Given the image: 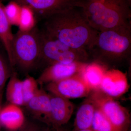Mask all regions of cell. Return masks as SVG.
<instances>
[{
	"label": "cell",
	"instance_id": "cell-27",
	"mask_svg": "<svg viewBox=\"0 0 131 131\" xmlns=\"http://www.w3.org/2000/svg\"><path fill=\"white\" fill-rule=\"evenodd\" d=\"M1 46H3L2 43L1 42V40H0V47H1Z\"/></svg>",
	"mask_w": 131,
	"mask_h": 131
},
{
	"label": "cell",
	"instance_id": "cell-1",
	"mask_svg": "<svg viewBox=\"0 0 131 131\" xmlns=\"http://www.w3.org/2000/svg\"><path fill=\"white\" fill-rule=\"evenodd\" d=\"M44 20L45 32L68 47L88 51L98 32L91 27L82 9L74 6L52 15Z\"/></svg>",
	"mask_w": 131,
	"mask_h": 131
},
{
	"label": "cell",
	"instance_id": "cell-3",
	"mask_svg": "<svg viewBox=\"0 0 131 131\" xmlns=\"http://www.w3.org/2000/svg\"><path fill=\"white\" fill-rule=\"evenodd\" d=\"M131 28L98 32L88 51L95 62L107 68L122 63L130 58Z\"/></svg>",
	"mask_w": 131,
	"mask_h": 131
},
{
	"label": "cell",
	"instance_id": "cell-9",
	"mask_svg": "<svg viewBox=\"0 0 131 131\" xmlns=\"http://www.w3.org/2000/svg\"><path fill=\"white\" fill-rule=\"evenodd\" d=\"M88 63L73 62L56 63L47 66L37 79L42 86L52 82L59 81L81 74Z\"/></svg>",
	"mask_w": 131,
	"mask_h": 131
},
{
	"label": "cell",
	"instance_id": "cell-16",
	"mask_svg": "<svg viewBox=\"0 0 131 131\" xmlns=\"http://www.w3.org/2000/svg\"><path fill=\"white\" fill-rule=\"evenodd\" d=\"M11 26L5 14V6L0 1V40L11 65L14 68L12 49L14 34Z\"/></svg>",
	"mask_w": 131,
	"mask_h": 131
},
{
	"label": "cell",
	"instance_id": "cell-12",
	"mask_svg": "<svg viewBox=\"0 0 131 131\" xmlns=\"http://www.w3.org/2000/svg\"><path fill=\"white\" fill-rule=\"evenodd\" d=\"M25 106L34 118L47 125L51 110L50 94L40 86Z\"/></svg>",
	"mask_w": 131,
	"mask_h": 131
},
{
	"label": "cell",
	"instance_id": "cell-8",
	"mask_svg": "<svg viewBox=\"0 0 131 131\" xmlns=\"http://www.w3.org/2000/svg\"><path fill=\"white\" fill-rule=\"evenodd\" d=\"M20 6L30 8L37 21L43 20L49 16L77 6L78 0H12Z\"/></svg>",
	"mask_w": 131,
	"mask_h": 131
},
{
	"label": "cell",
	"instance_id": "cell-19",
	"mask_svg": "<svg viewBox=\"0 0 131 131\" xmlns=\"http://www.w3.org/2000/svg\"><path fill=\"white\" fill-rule=\"evenodd\" d=\"M14 70L6 52L0 50V97L2 96L4 88Z\"/></svg>",
	"mask_w": 131,
	"mask_h": 131
},
{
	"label": "cell",
	"instance_id": "cell-2",
	"mask_svg": "<svg viewBox=\"0 0 131 131\" xmlns=\"http://www.w3.org/2000/svg\"><path fill=\"white\" fill-rule=\"evenodd\" d=\"M77 6L99 32L131 28V4L127 0H78Z\"/></svg>",
	"mask_w": 131,
	"mask_h": 131
},
{
	"label": "cell",
	"instance_id": "cell-15",
	"mask_svg": "<svg viewBox=\"0 0 131 131\" xmlns=\"http://www.w3.org/2000/svg\"><path fill=\"white\" fill-rule=\"evenodd\" d=\"M107 69L105 66L96 62L88 63L81 75L91 91H97L100 90L102 81Z\"/></svg>",
	"mask_w": 131,
	"mask_h": 131
},
{
	"label": "cell",
	"instance_id": "cell-13",
	"mask_svg": "<svg viewBox=\"0 0 131 131\" xmlns=\"http://www.w3.org/2000/svg\"><path fill=\"white\" fill-rule=\"evenodd\" d=\"M25 120L20 106L9 103L0 109V123L1 126L8 130L18 129Z\"/></svg>",
	"mask_w": 131,
	"mask_h": 131
},
{
	"label": "cell",
	"instance_id": "cell-4",
	"mask_svg": "<svg viewBox=\"0 0 131 131\" xmlns=\"http://www.w3.org/2000/svg\"><path fill=\"white\" fill-rule=\"evenodd\" d=\"M12 49L14 67L24 72L31 70L40 61V30L37 26L27 31L19 30L14 34Z\"/></svg>",
	"mask_w": 131,
	"mask_h": 131
},
{
	"label": "cell",
	"instance_id": "cell-24",
	"mask_svg": "<svg viewBox=\"0 0 131 131\" xmlns=\"http://www.w3.org/2000/svg\"><path fill=\"white\" fill-rule=\"evenodd\" d=\"M46 131H70L69 129L66 128L63 126L58 127H52L50 130H47Z\"/></svg>",
	"mask_w": 131,
	"mask_h": 131
},
{
	"label": "cell",
	"instance_id": "cell-17",
	"mask_svg": "<svg viewBox=\"0 0 131 131\" xmlns=\"http://www.w3.org/2000/svg\"><path fill=\"white\" fill-rule=\"evenodd\" d=\"M6 95L7 100L9 103L20 107L24 106L22 81L19 79L14 70L7 85Z\"/></svg>",
	"mask_w": 131,
	"mask_h": 131
},
{
	"label": "cell",
	"instance_id": "cell-21",
	"mask_svg": "<svg viewBox=\"0 0 131 131\" xmlns=\"http://www.w3.org/2000/svg\"><path fill=\"white\" fill-rule=\"evenodd\" d=\"M39 85L37 79L29 75L22 81L24 106L37 93L39 89Z\"/></svg>",
	"mask_w": 131,
	"mask_h": 131
},
{
	"label": "cell",
	"instance_id": "cell-14",
	"mask_svg": "<svg viewBox=\"0 0 131 131\" xmlns=\"http://www.w3.org/2000/svg\"><path fill=\"white\" fill-rule=\"evenodd\" d=\"M96 106L89 96L82 102L76 114L73 131L90 129Z\"/></svg>",
	"mask_w": 131,
	"mask_h": 131
},
{
	"label": "cell",
	"instance_id": "cell-29",
	"mask_svg": "<svg viewBox=\"0 0 131 131\" xmlns=\"http://www.w3.org/2000/svg\"><path fill=\"white\" fill-rule=\"evenodd\" d=\"M2 98V96H1V97H0V98Z\"/></svg>",
	"mask_w": 131,
	"mask_h": 131
},
{
	"label": "cell",
	"instance_id": "cell-23",
	"mask_svg": "<svg viewBox=\"0 0 131 131\" xmlns=\"http://www.w3.org/2000/svg\"><path fill=\"white\" fill-rule=\"evenodd\" d=\"M14 131H42L39 125L35 122L25 120L20 128Z\"/></svg>",
	"mask_w": 131,
	"mask_h": 131
},
{
	"label": "cell",
	"instance_id": "cell-6",
	"mask_svg": "<svg viewBox=\"0 0 131 131\" xmlns=\"http://www.w3.org/2000/svg\"><path fill=\"white\" fill-rule=\"evenodd\" d=\"M89 96L96 107L118 130L129 131L130 118L126 108L100 90L91 91Z\"/></svg>",
	"mask_w": 131,
	"mask_h": 131
},
{
	"label": "cell",
	"instance_id": "cell-20",
	"mask_svg": "<svg viewBox=\"0 0 131 131\" xmlns=\"http://www.w3.org/2000/svg\"><path fill=\"white\" fill-rule=\"evenodd\" d=\"M91 129L93 131H119L96 107Z\"/></svg>",
	"mask_w": 131,
	"mask_h": 131
},
{
	"label": "cell",
	"instance_id": "cell-7",
	"mask_svg": "<svg viewBox=\"0 0 131 131\" xmlns=\"http://www.w3.org/2000/svg\"><path fill=\"white\" fill-rule=\"evenodd\" d=\"M45 90L50 93L69 100L88 97L91 91L81 74L48 83Z\"/></svg>",
	"mask_w": 131,
	"mask_h": 131
},
{
	"label": "cell",
	"instance_id": "cell-11",
	"mask_svg": "<svg viewBox=\"0 0 131 131\" xmlns=\"http://www.w3.org/2000/svg\"><path fill=\"white\" fill-rule=\"evenodd\" d=\"M129 88L126 74L119 70L113 69L106 71L101 83L100 90L114 98L122 96Z\"/></svg>",
	"mask_w": 131,
	"mask_h": 131
},
{
	"label": "cell",
	"instance_id": "cell-25",
	"mask_svg": "<svg viewBox=\"0 0 131 131\" xmlns=\"http://www.w3.org/2000/svg\"><path fill=\"white\" fill-rule=\"evenodd\" d=\"M78 131H93L92 130V129L90 128V129H84V130H78Z\"/></svg>",
	"mask_w": 131,
	"mask_h": 131
},
{
	"label": "cell",
	"instance_id": "cell-18",
	"mask_svg": "<svg viewBox=\"0 0 131 131\" xmlns=\"http://www.w3.org/2000/svg\"><path fill=\"white\" fill-rule=\"evenodd\" d=\"M21 6V14L18 26L19 30L22 31L31 30L37 26L38 21L35 14L29 7Z\"/></svg>",
	"mask_w": 131,
	"mask_h": 131
},
{
	"label": "cell",
	"instance_id": "cell-28",
	"mask_svg": "<svg viewBox=\"0 0 131 131\" xmlns=\"http://www.w3.org/2000/svg\"><path fill=\"white\" fill-rule=\"evenodd\" d=\"M127 1H128V2H129L130 4H131V0H127Z\"/></svg>",
	"mask_w": 131,
	"mask_h": 131
},
{
	"label": "cell",
	"instance_id": "cell-22",
	"mask_svg": "<svg viewBox=\"0 0 131 131\" xmlns=\"http://www.w3.org/2000/svg\"><path fill=\"white\" fill-rule=\"evenodd\" d=\"M21 10V6L12 0L5 6V14L11 25L18 26Z\"/></svg>",
	"mask_w": 131,
	"mask_h": 131
},
{
	"label": "cell",
	"instance_id": "cell-26",
	"mask_svg": "<svg viewBox=\"0 0 131 131\" xmlns=\"http://www.w3.org/2000/svg\"><path fill=\"white\" fill-rule=\"evenodd\" d=\"M2 100V99H0V109L1 108V105ZM1 123H0V129H1Z\"/></svg>",
	"mask_w": 131,
	"mask_h": 131
},
{
	"label": "cell",
	"instance_id": "cell-5",
	"mask_svg": "<svg viewBox=\"0 0 131 131\" xmlns=\"http://www.w3.org/2000/svg\"><path fill=\"white\" fill-rule=\"evenodd\" d=\"M41 51L39 62L46 66L56 63L73 62L88 63L90 56L87 52L68 47L42 30H40Z\"/></svg>",
	"mask_w": 131,
	"mask_h": 131
},
{
	"label": "cell",
	"instance_id": "cell-10",
	"mask_svg": "<svg viewBox=\"0 0 131 131\" xmlns=\"http://www.w3.org/2000/svg\"><path fill=\"white\" fill-rule=\"evenodd\" d=\"M49 93L51 110L47 125L55 128L64 126L70 119L74 106L69 99Z\"/></svg>",
	"mask_w": 131,
	"mask_h": 131
}]
</instances>
